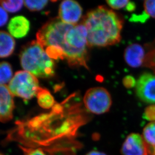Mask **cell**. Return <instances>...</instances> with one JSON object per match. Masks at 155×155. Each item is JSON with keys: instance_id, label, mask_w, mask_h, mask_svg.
<instances>
[{"instance_id": "15", "label": "cell", "mask_w": 155, "mask_h": 155, "mask_svg": "<svg viewBox=\"0 0 155 155\" xmlns=\"http://www.w3.org/2000/svg\"><path fill=\"white\" fill-rule=\"evenodd\" d=\"M107 3L111 9L114 10L125 9L129 12H132L136 9L135 3L126 0H115L107 1Z\"/></svg>"}, {"instance_id": "3", "label": "cell", "mask_w": 155, "mask_h": 155, "mask_svg": "<svg viewBox=\"0 0 155 155\" xmlns=\"http://www.w3.org/2000/svg\"><path fill=\"white\" fill-rule=\"evenodd\" d=\"M20 59L23 68L36 77L47 78L54 75L53 60L37 41H32L24 47Z\"/></svg>"}, {"instance_id": "10", "label": "cell", "mask_w": 155, "mask_h": 155, "mask_svg": "<svg viewBox=\"0 0 155 155\" xmlns=\"http://www.w3.org/2000/svg\"><path fill=\"white\" fill-rule=\"evenodd\" d=\"M144 58L145 50L140 44H130L124 50V60L131 68H138L142 66Z\"/></svg>"}, {"instance_id": "9", "label": "cell", "mask_w": 155, "mask_h": 155, "mask_svg": "<svg viewBox=\"0 0 155 155\" xmlns=\"http://www.w3.org/2000/svg\"><path fill=\"white\" fill-rule=\"evenodd\" d=\"M15 108L13 95L6 85H0V123H5L13 118Z\"/></svg>"}, {"instance_id": "13", "label": "cell", "mask_w": 155, "mask_h": 155, "mask_svg": "<svg viewBox=\"0 0 155 155\" xmlns=\"http://www.w3.org/2000/svg\"><path fill=\"white\" fill-rule=\"evenodd\" d=\"M39 105L42 108H51L55 105V100L49 91L40 87L36 94Z\"/></svg>"}, {"instance_id": "16", "label": "cell", "mask_w": 155, "mask_h": 155, "mask_svg": "<svg viewBox=\"0 0 155 155\" xmlns=\"http://www.w3.org/2000/svg\"><path fill=\"white\" fill-rule=\"evenodd\" d=\"M24 1L21 0L0 1V5L7 12L16 13L22 9Z\"/></svg>"}, {"instance_id": "22", "label": "cell", "mask_w": 155, "mask_h": 155, "mask_svg": "<svg viewBox=\"0 0 155 155\" xmlns=\"http://www.w3.org/2000/svg\"><path fill=\"white\" fill-rule=\"evenodd\" d=\"M86 155H107L105 154V153H104L103 152H101L99 151H92L88 153Z\"/></svg>"}, {"instance_id": "8", "label": "cell", "mask_w": 155, "mask_h": 155, "mask_svg": "<svg viewBox=\"0 0 155 155\" xmlns=\"http://www.w3.org/2000/svg\"><path fill=\"white\" fill-rule=\"evenodd\" d=\"M82 15V8L73 0L62 2L59 9V18L65 23L76 25Z\"/></svg>"}, {"instance_id": "1", "label": "cell", "mask_w": 155, "mask_h": 155, "mask_svg": "<svg viewBox=\"0 0 155 155\" xmlns=\"http://www.w3.org/2000/svg\"><path fill=\"white\" fill-rule=\"evenodd\" d=\"M36 37L51 58L66 60L71 67L87 68V33L82 23L71 25L55 18L45 24Z\"/></svg>"}, {"instance_id": "18", "label": "cell", "mask_w": 155, "mask_h": 155, "mask_svg": "<svg viewBox=\"0 0 155 155\" xmlns=\"http://www.w3.org/2000/svg\"><path fill=\"white\" fill-rule=\"evenodd\" d=\"M48 3L47 1H24V3L27 9L31 11H39L43 9Z\"/></svg>"}, {"instance_id": "4", "label": "cell", "mask_w": 155, "mask_h": 155, "mask_svg": "<svg viewBox=\"0 0 155 155\" xmlns=\"http://www.w3.org/2000/svg\"><path fill=\"white\" fill-rule=\"evenodd\" d=\"M8 87L13 96L29 100L36 96L40 87L36 76L29 72L23 70L15 73L9 82Z\"/></svg>"}, {"instance_id": "17", "label": "cell", "mask_w": 155, "mask_h": 155, "mask_svg": "<svg viewBox=\"0 0 155 155\" xmlns=\"http://www.w3.org/2000/svg\"><path fill=\"white\" fill-rule=\"evenodd\" d=\"M143 137L149 145L155 147V121L150 122L145 127Z\"/></svg>"}, {"instance_id": "14", "label": "cell", "mask_w": 155, "mask_h": 155, "mask_svg": "<svg viewBox=\"0 0 155 155\" xmlns=\"http://www.w3.org/2000/svg\"><path fill=\"white\" fill-rule=\"evenodd\" d=\"M13 77V70L10 64L7 62H0V85L9 83Z\"/></svg>"}, {"instance_id": "23", "label": "cell", "mask_w": 155, "mask_h": 155, "mask_svg": "<svg viewBox=\"0 0 155 155\" xmlns=\"http://www.w3.org/2000/svg\"><path fill=\"white\" fill-rule=\"evenodd\" d=\"M0 155H2V154H1V153H0Z\"/></svg>"}, {"instance_id": "12", "label": "cell", "mask_w": 155, "mask_h": 155, "mask_svg": "<svg viewBox=\"0 0 155 155\" xmlns=\"http://www.w3.org/2000/svg\"><path fill=\"white\" fill-rule=\"evenodd\" d=\"M15 40L10 34L0 31V58L11 55L15 50Z\"/></svg>"}, {"instance_id": "20", "label": "cell", "mask_w": 155, "mask_h": 155, "mask_svg": "<svg viewBox=\"0 0 155 155\" xmlns=\"http://www.w3.org/2000/svg\"><path fill=\"white\" fill-rule=\"evenodd\" d=\"M24 155H47L41 150L39 149L23 148Z\"/></svg>"}, {"instance_id": "6", "label": "cell", "mask_w": 155, "mask_h": 155, "mask_svg": "<svg viewBox=\"0 0 155 155\" xmlns=\"http://www.w3.org/2000/svg\"><path fill=\"white\" fill-rule=\"evenodd\" d=\"M138 98L147 104H155V75L150 73L140 75L135 84Z\"/></svg>"}, {"instance_id": "19", "label": "cell", "mask_w": 155, "mask_h": 155, "mask_svg": "<svg viewBox=\"0 0 155 155\" xmlns=\"http://www.w3.org/2000/svg\"><path fill=\"white\" fill-rule=\"evenodd\" d=\"M143 7L147 15L155 19V1H145L143 2Z\"/></svg>"}, {"instance_id": "21", "label": "cell", "mask_w": 155, "mask_h": 155, "mask_svg": "<svg viewBox=\"0 0 155 155\" xmlns=\"http://www.w3.org/2000/svg\"><path fill=\"white\" fill-rule=\"evenodd\" d=\"M8 18L9 17L7 11L0 6V27L4 26L7 23Z\"/></svg>"}, {"instance_id": "11", "label": "cell", "mask_w": 155, "mask_h": 155, "mask_svg": "<svg viewBox=\"0 0 155 155\" xmlns=\"http://www.w3.org/2000/svg\"><path fill=\"white\" fill-rule=\"evenodd\" d=\"M30 28L29 21L23 16H17L12 18L8 26L10 35L16 38L26 36L29 31Z\"/></svg>"}, {"instance_id": "5", "label": "cell", "mask_w": 155, "mask_h": 155, "mask_svg": "<svg viewBox=\"0 0 155 155\" xmlns=\"http://www.w3.org/2000/svg\"><path fill=\"white\" fill-rule=\"evenodd\" d=\"M84 103L88 111L101 114L110 110L112 99L110 92L105 88L95 87L87 91L84 96Z\"/></svg>"}, {"instance_id": "7", "label": "cell", "mask_w": 155, "mask_h": 155, "mask_svg": "<svg viewBox=\"0 0 155 155\" xmlns=\"http://www.w3.org/2000/svg\"><path fill=\"white\" fill-rule=\"evenodd\" d=\"M121 153L123 155H149V145L139 134H130L123 143Z\"/></svg>"}, {"instance_id": "2", "label": "cell", "mask_w": 155, "mask_h": 155, "mask_svg": "<svg viewBox=\"0 0 155 155\" xmlns=\"http://www.w3.org/2000/svg\"><path fill=\"white\" fill-rule=\"evenodd\" d=\"M81 23L87 31L88 47H107L120 41L123 21L114 11L104 6L87 13Z\"/></svg>"}]
</instances>
